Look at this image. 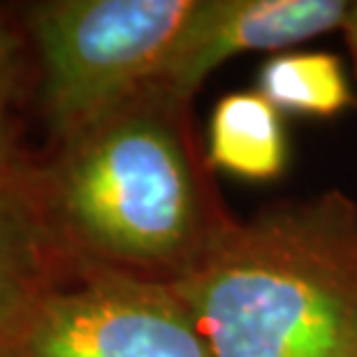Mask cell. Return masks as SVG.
I'll return each instance as SVG.
<instances>
[{"mask_svg": "<svg viewBox=\"0 0 357 357\" xmlns=\"http://www.w3.org/2000/svg\"><path fill=\"white\" fill-rule=\"evenodd\" d=\"M206 167L188 102L146 86L59 142L38 183L70 253L169 283L227 216Z\"/></svg>", "mask_w": 357, "mask_h": 357, "instance_id": "obj_1", "label": "cell"}, {"mask_svg": "<svg viewBox=\"0 0 357 357\" xmlns=\"http://www.w3.org/2000/svg\"><path fill=\"white\" fill-rule=\"evenodd\" d=\"M167 285L209 357H357V202L334 190L225 216Z\"/></svg>", "mask_w": 357, "mask_h": 357, "instance_id": "obj_2", "label": "cell"}, {"mask_svg": "<svg viewBox=\"0 0 357 357\" xmlns=\"http://www.w3.org/2000/svg\"><path fill=\"white\" fill-rule=\"evenodd\" d=\"M197 0H47L26 12L54 142L160 82Z\"/></svg>", "mask_w": 357, "mask_h": 357, "instance_id": "obj_3", "label": "cell"}, {"mask_svg": "<svg viewBox=\"0 0 357 357\" xmlns=\"http://www.w3.org/2000/svg\"><path fill=\"white\" fill-rule=\"evenodd\" d=\"M0 357H209L172 288L77 258L0 337Z\"/></svg>", "mask_w": 357, "mask_h": 357, "instance_id": "obj_4", "label": "cell"}, {"mask_svg": "<svg viewBox=\"0 0 357 357\" xmlns=\"http://www.w3.org/2000/svg\"><path fill=\"white\" fill-rule=\"evenodd\" d=\"M346 7V0H197L190 24L153 86L190 102L220 63L244 52L285 49L341 28Z\"/></svg>", "mask_w": 357, "mask_h": 357, "instance_id": "obj_5", "label": "cell"}, {"mask_svg": "<svg viewBox=\"0 0 357 357\" xmlns=\"http://www.w3.org/2000/svg\"><path fill=\"white\" fill-rule=\"evenodd\" d=\"M75 262L47 213L38 172L0 178V337Z\"/></svg>", "mask_w": 357, "mask_h": 357, "instance_id": "obj_6", "label": "cell"}, {"mask_svg": "<svg viewBox=\"0 0 357 357\" xmlns=\"http://www.w3.org/2000/svg\"><path fill=\"white\" fill-rule=\"evenodd\" d=\"M206 162L244 181H274L290 162L283 114L258 91L227 93L211 109Z\"/></svg>", "mask_w": 357, "mask_h": 357, "instance_id": "obj_7", "label": "cell"}, {"mask_svg": "<svg viewBox=\"0 0 357 357\" xmlns=\"http://www.w3.org/2000/svg\"><path fill=\"white\" fill-rule=\"evenodd\" d=\"M255 91L281 114L309 119H334L355 102L341 61L320 49L271 56L258 70Z\"/></svg>", "mask_w": 357, "mask_h": 357, "instance_id": "obj_8", "label": "cell"}, {"mask_svg": "<svg viewBox=\"0 0 357 357\" xmlns=\"http://www.w3.org/2000/svg\"><path fill=\"white\" fill-rule=\"evenodd\" d=\"M28 35L0 10V178L28 172L14 139V107L26 73Z\"/></svg>", "mask_w": 357, "mask_h": 357, "instance_id": "obj_9", "label": "cell"}, {"mask_svg": "<svg viewBox=\"0 0 357 357\" xmlns=\"http://www.w3.org/2000/svg\"><path fill=\"white\" fill-rule=\"evenodd\" d=\"M341 31H344V35H346L348 49H351V54L355 59V68H357V0H355V3H348L344 24H341Z\"/></svg>", "mask_w": 357, "mask_h": 357, "instance_id": "obj_10", "label": "cell"}]
</instances>
